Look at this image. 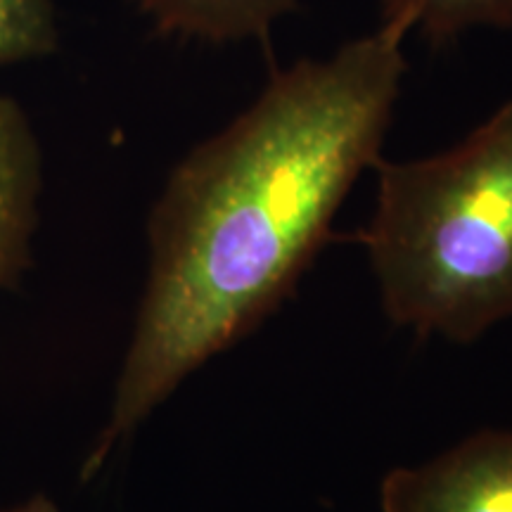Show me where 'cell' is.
<instances>
[{
	"label": "cell",
	"instance_id": "obj_7",
	"mask_svg": "<svg viewBox=\"0 0 512 512\" xmlns=\"http://www.w3.org/2000/svg\"><path fill=\"white\" fill-rule=\"evenodd\" d=\"M60 46L53 0H0V69L43 60Z\"/></svg>",
	"mask_w": 512,
	"mask_h": 512
},
{
	"label": "cell",
	"instance_id": "obj_6",
	"mask_svg": "<svg viewBox=\"0 0 512 512\" xmlns=\"http://www.w3.org/2000/svg\"><path fill=\"white\" fill-rule=\"evenodd\" d=\"M384 15L406 19L434 41L475 27H510L512 0H384Z\"/></svg>",
	"mask_w": 512,
	"mask_h": 512
},
{
	"label": "cell",
	"instance_id": "obj_1",
	"mask_svg": "<svg viewBox=\"0 0 512 512\" xmlns=\"http://www.w3.org/2000/svg\"><path fill=\"white\" fill-rule=\"evenodd\" d=\"M408 31L384 15L328 60L278 72L176 166L147 226L145 294L88 470L292 290L351 185L380 162Z\"/></svg>",
	"mask_w": 512,
	"mask_h": 512
},
{
	"label": "cell",
	"instance_id": "obj_4",
	"mask_svg": "<svg viewBox=\"0 0 512 512\" xmlns=\"http://www.w3.org/2000/svg\"><path fill=\"white\" fill-rule=\"evenodd\" d=\"M41 192V143L22 105L0 91V287L29 264Z\"/></svg>",
	"mask_w": 512,
	"mask_h": 512
},
{
	"label": "cell",
	"instance_id": "obj_5",
	"mask_svg": "<svg viewBox=\"0 0 512 512\" xmlns=\"http://www.w3.org/2000/svg\"><path fill=\"white\" fill-rule=\"evenodd\" d=\"M294 0H138V8L166 36L226 43L264 36Z\"/></svg>",
	"mask_w": 512,
	"mask_h": 512
},
{
	"label": "cell",
	"instance_id": "obj_2",
	"mask_svg": "<svg viewBox=\"0 0 512 512\" xmlns=\"http://www.w3.org/2000/svg\"><path fill=\"white\" fill-rule=\"evenodd\" d=\"M363 242L396 325L472 342L512 316V100L441 155L377 162Z\"/></svg>",
	"mask_w": 512,
	"mask_h": 512
},
{
	"label": "cell",
	"instance_id": "obj_8",
	"mask_svg": "<svg viewBox=\"0 0 512 512\" xmlns=\"http://www.w3.org/2000/svg\"><path fill=\"white\" fill-rule=\"evenodd\" d=\"M0 512H57V505L46 496H34L29 501L12 505V508H5Z\"/></svg>",
	"mask_w": 512,
	"mask_h": 512
},
{
	"label": "cell",
	"instance_id": "obj_3",
	"mask_svg": "<svg viewBox=\"0 0 512 512\" xmlns=\"http://www.w3.org/2000/svg\"><path fill=\"white\" fill-rule=\"evenodd\" d=\"M382 512H512V430L460 441L444 456L384 477Z\"/></svg>",
	"mask_w": 512,
	"mask_h": 512
}]
</instances>
